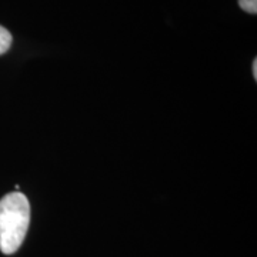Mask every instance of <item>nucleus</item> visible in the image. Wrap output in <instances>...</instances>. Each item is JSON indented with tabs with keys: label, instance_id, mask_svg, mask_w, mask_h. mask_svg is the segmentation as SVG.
Segmentation results:
<instances>
[{
	"label": "nucleus",
	"instance_id": "obj_1",
	"mask_svg": "<svg viewBox=\"0 0 257 257\" xmlns=\"http://www.w3.org/2000/svg\"><path fill=\"white\" fill-rule=\"evenodd\" d=\"M30 203L23 193H9L0 200V250L16 253L28 234Z\"/></svg>",
	"mask_w": 257,
	"mask_h": 257
},
{
	"label": "nucleus",
	"instance_id": "obj_2",
	"mask_svg": "<svg viewBox=\"0 0 257 257\" xmlns=\"http://www.w3.org/2000/svg\"><path fill=\"white\" fill-rule=\"evenodd\" d=\"M12 46V35L8 29L0 26V55L6 53Z\"/></svg>",
	"mask_w": 257,
	"mask_h": 257
},
{
	"label": "nucleus",
	"instance_id": "obj_3",
	"mask_svg": "<svg viewBox=\"0 0 257 257\" xmlns=\"http://www.w3.org/2000/svg\"><path fill=\"white\" fill-rule=\"evenodd\" d=\"M239 6L244 12L256 15L257 12V0H239Z\"/></svg>",
	"mask_w": 257,
	"mask_h": 257
},
{
	"label": "nucleus",
	"instance_id": "obj_4",
	"mask_svg": "<svg viewBox=\"0 0 257 257\" xmlns=\"http://www.w3.org/2000/svg\"><path fill=\"white\" fill-rule=\"evenodd\" d=\"M253 76H254V79H257V59H254V62H253Z\"/></svg>",
	"mask_w": 257,
	"mask_h": 257
}]
</instances>
